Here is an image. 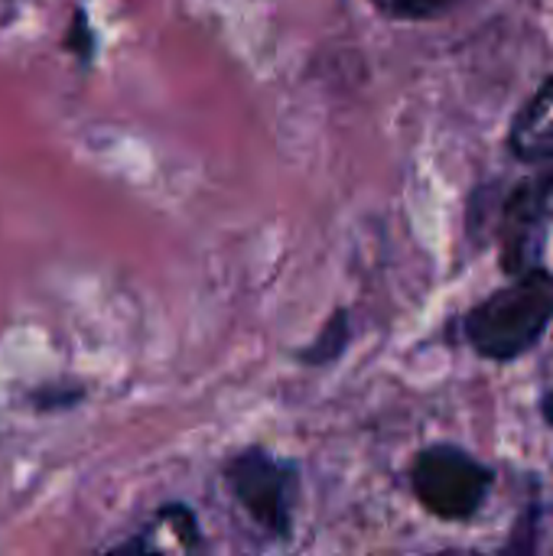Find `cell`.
<instances>
[{"label":"cell","mask_w":553,"mask_h":556,"mask_svg":"<svg viewBox=\"0 0 553 556\" xmlns=\"http://www.w3.org/2000/svg\"><path fill=\"white\" fill-rule=\"evenodd\" d=\"M544 417H548V424L553 427V391L544 397Z\"/></svg>","instance_id":"obj_9"},{"label":"cell","mask_w":553,"mask_h":556,"mask_svg":"<svg viewBox=\"0 0 553 556\" xmlns=\"http://www.w3.org/2000/svg\"><path fill=\"white\" fill-rule=\"evenodd\" d=\"M508 143H512V153L525 163L553 160V78L538 88V94L515 117Z\"/></svg>","instance_id":"obj_5"},{"label":"cell","mask_w":553,"mask_h":556,"mask_svg":"<svg viewBox=\"0 0 553 556\" xmlns=\"http://www.w3.org/2000/svg\"><path fill=\"white\" fill-rule=\"evenodd\" d=\"M433 556H482V554H476V551H440V554H433Z\"/></svg>","instance_id":"obj_10"},{"label":"cell","mask_w":553,"mask_h":556,"mask_svg":"<svg viewBox=\"0 0 553 556\" xmlns=\"http://www.w3.org/2000/svg\"><path fill=\"white\" fill-rule=\"evenodd\" d=\"M411 482L414 495L430 515L443 521H463L482 508L492 489V469L456 446H430L414 459Z\"/></svg>","instance_id":"obj_4"},{"label":"cell","mask_w":553,"mask_h":556,"mask_svg":"<svg viewBox=\"0 0 553 556\" xmlns=\"http://www.w3.org/2000/svg\"><path fill=\"white\" fill-rule=\"evenodd\" d=\"M345 345H349V313L336 309L332 319L316 336V342L306 352H300V362L303 365H329V362H336L345 352Z\"/></svg>","instance_id":"obj_7"},{"label":"cell","mask_w":553,"mask_h":556,"mask_svg":"<svg viewBox=\"0 0 553 556\" xmlns=\"http://www.w3.org/2000/svg\"><path fill=\"white\" fill-rule=\"evenodd\" d=\"M228 495L244 508V515L274 541L293 534V515L300 502V472L290 459L274 456L271 450L251 446L235 453L222 469Z\"/></svg>","instance_id":"obj_2"},{"label":"cell","mask_w":553,"mask_h":556,"mask_svg":"<svg viewBox=\"0 0 553 556\" xmlns=\"http://www.w3.org/2000/svg\"><path fill=\"white\" fill-rule=\"evenodd\" d=\"M502 264L518 280L553 283V169L512 192L502 218Z\"/></svg>","instance_id":"obj_3"},{"label":"cell","mask_w":553,"mask_h":556,"mask_svg":"<svg viewBox=\"0 0 553 556\" xmlns=\"http://www.w3.org/2000/svg\"><path fill=\"white\" fill-rule=\"evenodd\" d=\"M553 319V283L544 280H518L486 303H479L466 319L463 332L473 349L486 358L508 362L525 355L548 332Z\"/></svg>","instance_id":"obj_1"},{"label":"cell","mask_w":553,"mask_h":556,"mask_svg":"<svg viewBox=\"0 0 553 556\" xmlns=\"http://www.w3.org/2000/svg\"><path fill=\"white\" fill-rule=\"evenodd\" d=\"M179 508H183V505H166V508L153 518V525H147L140 534H134V538H127L124 544H117L114 551H108V556H169L166 541H169L173 531H176Z\"/></svg>","instance_id":"obj_6"},{"label":"cell","mask_w":553,"mask_h":556,"mask_svg":"<svg viewBox=\"0 0 553 556\" xmlns=\"http://www.w3.org/2000/svg\"><path fill=\"white\" fill-rule=\"evenodd\" d=\"M372 3L398 20H430L447 13L456 0H372Z\"/></svg>","instance_id":"obj_8"}]
</instances>
